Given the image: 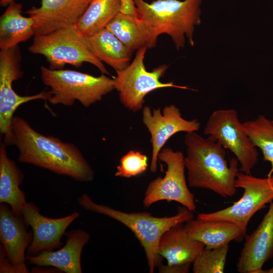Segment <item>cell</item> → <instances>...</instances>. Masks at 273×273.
I'll list each match as a JSON object with an SVG mask.
<instances>
[{"label": "cell", "mask_w": 273, "mask_h": 273, "mask_svg": "<svg viewBox=\"0 0 273 273\" xmlns=\"http://www.w3.org/2000/svg\"><path fill=\"white\" fill-rule=\"evenodd\" d=\"M4 144L16 147L20 162L68 176L80 182L91 181L94 178L93 168L75 145L39 133L20 116L13 118L10 137Z\"/></svg>", "instance_id": "6da1fadb"}, {"label": "cell", "mask_w": 273, "mask_h": 273, "mask_svg": "<svg viewBox=\"0 0 273 273\" xmlns=\"http://www.w3.org/2000/svg\"><path fill=\"white\" fill-rule=\"evenodd\" d=\"M184 142V162L189 186L210 190L223 198L235 195L237 175L240 171L236 158H232L229 164L225 149L197 131L187 132Z\"/></svg>", "instance_id": "7a4b0ae2"}, {"label": "cell", "mask_w": 273, "mask_h": 273, "mask_svg": "<svg viewBox=\"0 0 273 273\" xmlns=\"http://www.w3.org/2000/svg\"><path fill=\"white\" fill-rule=\"evenodd\" d=\"M133 1L136 17L155 42L160 35L166 34L170 36L177 50L184 47L186 37L194 46L195 27L201 23L202 0H155L150 3Z\"/></svg>", "instance_id": "3957f363"}, {"label": "cell", "mask_w": 273, "mask_h": 273, "mask_svg": "<svg viewBox=\"0 0 273 273\" xmlns=\"http://www.w3.org/2000/svg\"><path fill=\"white\" fill-rule=\"evenodd\" d=\"M79 204L85 210L108 216L128 228L143 248L149 272L153 273L162 265V257L158 253V244L163 234L171 227L194 218L192 211L180 207L172 216L155 217L147 212L127 213L93 201L88 194L78 198Z\"/></svg>", "instance_id": "277c9868"}, {"label": "cell", "mask_w": 273, "mask_h": 273, "mask_svg": "<svg viewBox=\"0 0 273 273\" xmlns=\"http://www.w3.org/2000/svg\"><path fill=\"white\" fill-rule=\"evenodd\" d=\"M43 83L51 88L48 100L53 105L71 106L75 101L88 107L101 101L115 89L113 78L102 74L100 76L72 70H52L41 67Z\"/></svg>", "instance_id": "5b68a950"}, {"label": "cell", "mask_w": 273, "mask_h": 273, "mask_svg": "<svg viewBox=\"0 0 273 273\" xmlns=\"http://www.w3.org/2000/svg\"><path fill=\"white\" fill-rule=\"evenodd\" d=\"M29 51L44 56L52 70L63 69L66 64L79 68L89 63L102 74H109L102 62L87 47L75 24L61 27L44 34L34 35Z\"/></svg>", "instance_id": "8992f818"}, {"label": "cell", "mask_w": 273, "mask_h": 273, "mask_svg": "<svg viewBox=\"0 0 273 273\" xmlns=\"http://www.w3.org/2000/svg\"><path fill=\"white\" fill-rule=\"evenodd\" d=\"M147 49L144 47L137 50L132 62L125 68L115 71L116 76L113 77L119 101L125 108L133 112L142 109L146 96L156 89L175 87L194 90L175 85L173 81L161 82L160 79L168 68L165 64L158 66L151 71L147 70L144 59Z\"/></svg>", "instance_id": "52a82bcc"}, {"label": "cell", "mask_w": 273, "mask_h": 273, "mask_svg": "<svg viewBox=\"0 0 273 273\" xmlns=\"http://www.w3.org/2000/svg\"><path fill=\"white\" fill-rule=\"evenodd\" d=\"M236 187L244 191L238 201L223 209L199 213L196 218L233 222L239 226L245 235L252 217L273 201V175L261 178L239 171L237 175Z\"/></svg>", "instance_id": "ba28073f"}, {"label": "cell", "mask_w": 273, "mask_h": 273, "mask_svg": "<svg viewBox=\"0 0 273 273\" xmlns=\"http://www.w3.org/2000/svg\"><path fill=\"white\" fill-rule=\"evenodd\" d=\"M204 133L235 155L240 164V171L251 174L258 162V153L244 131L236 110L223 109L213 111L207 121Z\"/></svg>", "instance_id": "9c48e42d"}, {"label": "cell", "mask_w": 273, "mask_h": 273, "mask_svg": "<svg viewBox=\"0 0 273 273\" xmlns=\"http://www.w3.org/2000/svg\"><path fill=\"white\" fill-rule=\"evenodd\" d=\"M184 156L180 151L163 148L158 156L167 169L163 177L158 176L148 184L144 193L143 205L146 208L160 201H174L194 211L196 205L194 194L189 190L185 175Z\"/></svg>", "instance_id": "30bf717a"}, {"label": "cell", "mask_w": 273, "mask_h": 273, "mask_svg": "<svg viewBox=\"0 0 273 273\" xmlns=\"http://www.w3.org/2000/svg\"><path fill=\"white\" fill-rule=\"evenodd\" d=\"M21 55L18 46L1 50L0 52V133L4 135V143L11 135V126L14 114L22 104L42 99L48 101L50 91H43L32 96H21L12 87V83L22 77Z\"/></svg>", "instance_id": "8fae6325"}, {"label": "cell", "mask_w": 273, "mask_h": 273, "mask_svg": "<svg viewBox=\"0 0 273 273\" xmlns=\"http://www.w3.org/2000/svg\"><path fill=\"white\" fill-rule=\"evenodd\" d=\"M142 121L151 135L152 157L150 170H157L158 156L166 142L175 133L198 131L200 123L196 119L187 120L183 117L180 110L174 104L166 106L161 111L145 106L143 108Z\"/></svg>", "instance_id": "7c38bea8"}, {"label": "cell", "mask_w": 273, "mask_h": 273, "mask_svg": "<svg viewBox=\"0 0 273 273\" xmlns=\"http://www.w3.org/2000/svg\"><path fill=\"white\" fill-rule=\"evenodd\" d=\"M21 214L32 230V238L27 249V256L35 255L42 251H52L61 247V240L66 229L79 216V213L75 212L61 218L45 217L32 202L26 203Z\"/></svg>", "instance_id": "4fadbf2b"}, {"label": "cell", "mask_w": 273, "mask_h": 273, "mask_svg": "<svg viewBox=\"0 0 273 273\" xmlns=\"http://www.w3.org/2000/svg\"><path fill=\"white\" fill-rule=\"evenodd\" d=\"M0 205V240L9 260L19 273L29 272L25 252L32 238L24 218L6 203Z\"/></svg>", "instance_id": "5bb4252c"}, {"label": "cell", "mask_w": 273, "mask_h": 273, "mask_svg": "<svg viewBox=\"0 0 273 273\" xmlns=\"http://www.w3.org/2000/svg\"><path fill=\"white\" fill-rule=\"evenodd\" d=\"M267 212L245 241L237 263L240 273H260L265 262L273 256V201Z\"/></svg>", "instance_id": "9a60e30c"}, {"label": "cell", "mask_w": 273, "mask_h": 273, "mask_svg": "<svg viewBox=\"0 0 273 273\" xmlns=\"http://www.w3.org/2000/svg\"><path fill=\"white\" fill-rule=\"evenodd\" d=\"M92 0H41L26 12L34 20L35 35L75 24Z\"/></svg>", "instance_id": "2e32d148"}, {"label": "cell", "mask_w": 273, "mask_h": 273, "mask_svg": "<svg viewBox=\"0 0 273 273\" xmlns=\"http://www.w3.org/2000/svg\"><path fill=\"white\" fill-rule=\"evenodd\" d=\"M65 245L57 251H44L37 255L26 256L29 264L39 267L51 266L66 273H81V255L87 243L89 234L82 229L65 233Z\"/></svg>", "instance_id": "e0dca14e"}, {"label": "cell", "mask_w": 273, "mask_h": 273, "mask_svg": "<svg viewBox=\"0 0 273 273\" xmlns=\"http://www.w3.org/2000/svg\"><path fill=\"white\" fill-rule=\"evenodd\" d=\"M204 247L202 243L188 236L184 223L171 227L163 234L159 242V254L167 261L166 265L162 264L158 268L159 272L191 264Z\"/></svg>", "instance_id": "ac0fdd59"}, {"label": "cell", "mask_w": 273, "mask_h": 273, "mask_svg": "<svg viewBox=\"0 0 273 273\" xmlns=\"http://www.w3.org/2000/svg\"><path fill=\"white\" fill-rule=\"evenodd\" d=\"M188 236L202 243L208 248H214L238 241L245 236L235 223L224 220H204L192 218L185 223Z\"/></svg>", "instance_id": "d6986e66"}, {"label": "cell", "mask_w": 273, "mask_h": 273, "mask_svg": "<svg viewBox=\"0 0 273 273\" xmlns=\"http://www.w3.org/2000/svg\"><path fill=\"white\" fill-rule=\"evenodd\" d=\"M83 37L93 54L115 71L122 70L129 64L133 52L107 28Z\"/></svg>", "instance_id": "ffe728a7"}, {"label": "cell", "mask_w": 273, "mask_h": 273, "mask_svg": "<svg viewBox=\"0 0 273 273\" xmlns=\"http://www.w3.org/2000/svg\"><path fill=\"white\" fill-rule=\"evenodd\" d=\"M4 143L0 147V203L8 204L16 213L21 214L27 203L20 186L24 176L16 162L9 158Z\"/></svg>", "instance_id": "44dd1931"}, {"label": "cell", "mask_w": 273, "mask_h": 273, "mask_svg": "<svg viewBox=\"0 0 273 273\" xmlns=\"http://www.w3.org/2000/svg\"><path fill=\"white\" fill-rule=\"evenodd\" d=\"M21 4L11 3L0 18V48L18 46L35 35L34 20L21 14Z\"/></svg>", "instance_id": "7402d4cb"}, {"label": "cell", "mask_w": 273, "mask_h": 273, "mask_svg": "<svg viewBox=\"0 0 273 273\" xmlns=\"http://www.w3.org/2000/svg\"><path fill=\"white\" fill-rule=\"evenodd\" d=\"M106 28L132 52L144 47L152 49L157 44L140 20L130 14L120 12Z\"/></svg>", "instance_id": "603a6c76"}, {"label": "cell", "mask_w": 273, "mask_h": 273, "mask_svg": "<svg viewBox=\"0 0 273 273\" xmlns=\"http://www.w3.org/2000/svg\"><path fill=\"white\" fill-rule=\"evenodd\" d=\"M121 0H92L75 26L82 36H91L106 28L121 12Z\"/></svg>", "instance_id": "cb8c5ba5"}, {"label": "cell", "mask_w": 273, "mask_h": 273, "mask_svg": "<svg viewBox=\"0 0 273 273\" xmlns=\"http://www.w3.org/2000/svg\"><path fill=\"white\" fill-rule=\"evenodd\" d=\"M242 126L254 145L258 148L264 161L270 163L271 168L267 175H273V124L262 115L254 120L242 123Z\"/></svg>", "instance_id": "d4e9b609"}, {"label": "cell", "mask_w": 273, "mask_h": 273, "mask_svg": "<svg viewBox=\"0 0 273 273\" xmlns=\"http://www.w3.org/2000/svg\"><path fill=\"white\" fill-rule=\"evenodd\" d=\"M229 248V245L214 248L204 247L192 263L193 272H223Z\"/></svg>", "instance_id": "484cf974"}, {"label": "cell", "mask_w": 273, "mask_h": 273, "mask_svg": "<svg viewBox=\"0 0 273 273\" xmlns=\"http://www.w3.org/2000/svg\"><path fill=\"white\" fill-rule=\"evenodd\" d=\"M148 167L147 156L131 150L120 158L115 176L125 178L135 176L144 172Z\"/></svg>", "instance_id": "4316f807"}, {"label": "cell", "mask_w": 273, "mask_h": 273, "mask_svg": "<svg viewBox=\"0 0 273 273\" xmlns=\"http://www.w3.org/2000/svg\"><path fill=\"white\" fill-rule=\"evenodd\" d=\"M0 272H18L17 268L9 260L2 245L0 251Z\"/></svg>", "instance_id": "83f0119b"}, {"label": "cell", "mask_w": 273, "mask_h": 273, "mask_svg": "<svg viewBox=\"0 0 273 273\" xmlns=\"http://www.w3.org/2000/svg\"><path fill=\"white\" fill-rule=\"evenodd\" d=\"M121 13L135 16L136 8L133 0H121Z\"/></svg>", "instance_id": "f1b7e54d"}, {"label": "cell", "mask_w": 273, "mask_h": 273, "mask_svg": "<svg viewBox=\"0 0 273 273\" xmlns=\"http://www.w3.org/2000/svg\"><path fill=\"white\" fill-rule=\"evenodd\" d=\"M14 0H0L1 5L5 6L9 5L11 3L14 2Z\"/></svg>", "instance_id": "f546056e"}, {"label": "cell", "mask_w": 273, "mask_h": 273, "mask_svg": "<svg viewBox=\"0 0 273 273\" xmlns=\"http://www.w3.org/2000/svg\"><path fill=\"white\" fill-rule=\"evenodd\" d=\"M272 123L273 124V120H271Z\"/></svg>", "instance_id": "4dcf8cb0"}]
</instances>
